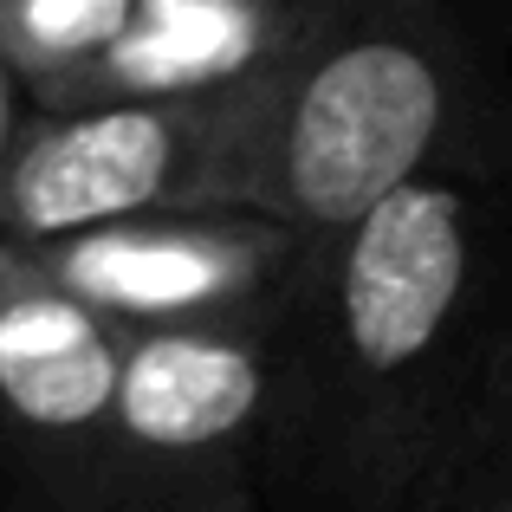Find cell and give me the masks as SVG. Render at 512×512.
Returning a JSON list of instances; mask_svg holds the SVG:
<instances>
[{
	"label": "cell",
	"instance_id": "obj_5",
	"mask_svg": "<svg viewBox=\"0 0 512 512\" xmlns=\"http://www.w3.org/2000/svg\"><path fill=\"white\" fill-rule=\"evenodd\" d=\"M318 240L273 208H143L33 240V260L72 299L117 331L163 325H260L286 318L292 292L318 260Z\"/></svg>",
	"mask_w": 512,
	"mask_h": 512
},
{
	"label": "cell",
	"instance_id": "obj_4",
	"mask_svg": "<svg viewBox=\"0 0 512 512\" xmlns=\"http://www.w3.org/2000/svg\"><path fill=\"white\" fill-rule=\"evenodd\" d=\"M273 331H124L91 512H266Z\"/></svg>",
	"mask_w": 512,
	"mask_h": 512
},
{
	"label": "cell",
	"instance_id": "obj_1",
	"mask_svg": "<svg viewBox=\"0 0 512 512\" xmlns=\"http://www.w3.org/2000/svg\"><path fill=\"white\" fill-rule=\"evenodd\" d=\"M512 312V175H409L273 331L266 512H396Z\"/></svg>",
	"mask_w": 512,
	"mask_h": 512
},
{
	"label": "cell",
	"instance_id": "obj_3",
	"mask_svg": "<svg viewBox=\"0 0 512 512\" xmlns=\"http://www.w3.org/2000/svg\"><path fill=\"white\" fill-rule=\"evenodd\" d=\"M266 85L117 91L78 104H26L0 169V240L72 234L143 208H260Z\"/></svg>",
	"mask_w": 512,
	"mask_h": 512
},
{
	"label": "cell",
	"instance_id": "obj_6",
	"mask_svg": "<svg viewBox=\"0 0 512 512\" xmlns=\"http://www.w3.org/2000/svg\"><path fill=\"white\" fill-rule=\"evenodd\" d=\"M124 331L0 240V512H91Z\"/></svg>",
	"mask_w": 512,
	"mask_h": 512
},
{
	"label": "cell",
	"instance_id": "obj_2",
	"mask_svg": "<svg viewBox=\"0 0 512 512\" xmlns=\"http://www.w3.org/2000/svg\"><path fill=\"white\" fill-rule=\"evenodd\" d=\"M260 208L331 234L409 175H512V85L461 0H279Z\"/></svg>",
	"mask_w": 512,
	"mask_h": 512
},
{
	"label": "cell",
	"instance_id": "obj_8",
	"mask_svg": "<svg viewBox=\"0 0 512 512\" xmlns=\"http://www.w3.org/2000/svg\"><path fill=\"white\" fill-rule=\"evenodd\" d=\"M396 512H512V312Z\"/></svg>",
	"mask_w": 512,
	"mask_h": 512
},
{
	"label": "cell",
	"instance_id": "obj_10",
	"mask_svg": "<svg viewBox=\"0 0 512 512\" xmlns=\"http://www.w3.org/2000/svg\"><path fill=\"white\" fill-rule=\"evenodd\" d=\"M26 78L13 72V59H7V46H0V169H7V156H13V137H20V117H26Z\"/></svg>",
	"mask_w": 512,
	"mask_h": 512
},
{
	"label": "cell",
	"instance_id": "obj_7",
	"mask_svg": "<svg viewBox=\"0 0 512 512\" xmlns=\"http://www.w3.org/2000/svg\"><path fill=\"white\" fill-rule=\"evenodd\" d=\"M286 39L279 0H137L130 33L65 91L78 98H117V91H201L266 78Z\"/></svg>",
	"mask_w": 512,
	"mask_h": 512
},
{
	"label": "cell",
	"instance_id": "obj_9",
	"mask_svg": "<svg viewBox=\"0 0 512 512\" xmlns=\"http://www.w3.org/2000/svg\"><path fill=\"white\" fill-rule=\"evenodd\" d=\"M137 20V0H0V46L33 104H59Z\"/></svg>",
	"mask_w": 512,
	"mask_h": 512
}]
</instances>
